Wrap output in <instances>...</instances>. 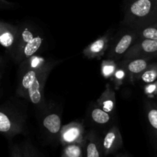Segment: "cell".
I'll return each mask as SVG.
<instances>
[{
    "label": "cell",
    "instance_id": "cell-1",
    "mask_svg": "<svg viewBox=\"0 0 157 157\" xmlns=\"http://www.w3.org/2000/svg\"><path fill=\"white\" fill-rule=\"evenodd\" d=\"M57 62L38 55H33L20 63L16 93L29 100L39 110L47 106L44 89L48 75Z\"/></svg>",
    "mask_w": 157,
    "mask_h": 157
},
{
    "label": "cell",
    "instance_id": "cell-2",
    "mask_svg": "<svg viewBox=\"0 0 157 157\" xmlns=\"http://www.w3.org/2000/svg\"><path fill=\"white\" fill-rule=\"evenodd\" d=\"M157 22V0H127L123 24L137 29Z\"/></svg>",
    "mask_w": 157,
    "mask_h": 157
},
{
    "label": "cell",
    "instance_id": "cell-3",
    "mask_svg": "<svg viewBox=\"0 0 157 157\" xmlns=\"http://www.w3.org/2000/svg\"><path fill=\"white\" fill-rule=\"evenodd\" d=\"M18 42L12 58L15 62L20 64L38 52L44 39L32 25L23 23L18 25Z\"/></svg>",
    "mask_w": 157,
    "mask_h": 157
},
{
    "label": "cell",
    "instance_id": "cell-4",
    "mask_svg": "<svg viewBox=\"0 0 157 157\" xmlns=\"http://www.w3.org/2000/svg\"><path fill=\"white\" fill-rule=\"evenodd\" d=\"M25 119L9 105H0V133L8 138L24 132Z\"/></svg>",
    "mask_w": 157,
    "mask_h": 157
},
{
    "label": "cell",
    "instance_id": "cell-5",
    "mask_svg": "<svg viewBox=\"0 0 157 157\" xmlns=\"http://www.w3.org/2000/svg\"><path fill=\"white\" fill-rule=\"evenodd\" d=\"M137 39L138 36L136 29H130L127 30L116 39L112 40L110 47L106 52L107 58L117 61L124 58V55Z\"/></svg>",
    "mask_w": 157,
    "mask_h": 157
},
{
    "label": "cell",
    "instance_id": "cell-6",
    "mask_svg": "<svg viewBox=\"0 0 157 157\" xmlns=\"http://www.w3.org/2000/svg\"><path fill=\"white\" fill-rule=\"evenodd\" d=\"M85 135V130L82 123L72 122L62 126L59 139L63 146L73 143H78L84 146Z\"/></svg>",
    "mask_w": 157,
    "mask_h": 157
},
{
    "label": "cell",
    "instance_id": "cell-7",
    "mask_svg": "<svg viewBox=\"0 0 157 157\" xmlns=\"http://www.w3.org/2000/svg\"><path fill=\"white\" fill-rule=\"evenodd\" d=\"M157 55V40L137 39L124 55V59L150 58Z\"/></svg>",
    "mask_w": 157,
    "mask_h": 157
},
{
    "label": "cell",
    "instance_id": "cell-8",
    "mask_svg": "<svg viewBox=\"0 0 157 157\" xmlns=\"http://www.w3.org/2000/svg\"><path fill=\"white\" fill-rule=\"evenodd\" d=\"M18 25L0 20V45L6 49L12 57L18 38Z\"/></svg>",
    "mask_w": 157,
    "mask_h": 157
},
{
    "label": "cell",
    "instance_id": "cell-9",
    "mask_svg": "<svg viewBox=\"0 0 157 157\" xmlns=\"http://www.w3.org/2000/svg\"><path fill=\"white\" fill-rule=\"evenodd\" d=\"M103 151L104 156L114 155L124 146L123 137L119 128L117 126H113L104 134L101 139Z\"/></svg>",
    "mask_w": 157,
    "mask_h": 157
},
{
    "label": "cell",
    "instance_id": "cell-10",
    "mask_svg": "<svg viewBox=\"0 0 157 157\" xmlns=\"http://www.w3.org/2000/svg\"><path fill=\"white\" fill-rule=\"evenodd\" d=\"M112 40V34L110 31H108L107 33L87 46L83 50V55L88 59H100L108 50Z\"/></svg>",
    "mask_w": 157,
    "mask_h": 157
},
{
    "label": "cell",
    "instance_id": "cell-11",
    "mask_svg": "<svg viewBox=\"0 0 157 157\" xmlns=\"http://www.w3.org/2000/svg\"><path fill=\"white\" fill-rule=\"evenodd\" d=\"M150 58H133L124 59L121 63L126 69L131 81L138 79L140 75L150 66Z\"/></svg>",
    "mask_w": 157,
    "mask_h": 157
},
{
    "label": "cell",
    "instance_id": "cell-12",
    "mask_svg": "<svg viewBox=\"0 0 157 157\" xmlns=\"http://www.w3.org/2000/svg\"><path fill=\"white\" fill-rule=\"evenodd\" d=\"M84 148L85 157H105L101 138L96 131L91 130L86 134Z\"/></svg>",
    "mask_w": 157,
    "mask_h": 157
},
{
    "label": "cell",
    "instance_id": "cell-13",
    "mask_svg": "<svg viewBox=\"0 0 157 157\" xmlns=\"http://www.w3.org/2000/svg\"><path fill=\"white\" fill-rule=\"evenodd\" d=\"M43 128L52 137H59L61 128V117L58 112H47L42 119Z\"/></svg>",
    "mask_w": 157,
    "mask_h": 157
},
{
    "label": "cell",
    "instance_id": "cell-14",
    "mask_svg": "<svg viewBox=\"0 0 157 157\" xmlns=\"http://www.w3.org/2000/svg\"><path fill=\"white\" fill-rule=\"evenodd\" d=\"M97 105L110 114L114 112L116 107V93L110 85L106 86L105 89L97 101Z\"/></svg>",
    "mask_w": 157,
    "mask_h": 157
},
{
    "label": "cell",
    "instance_id": "cell-15",
    "mask_svg": "<svg viewBox=\"0 0 157 157\" xmlns=\"http://www.w3.org/2000/svg\"><path fill=\"white\" fill-rule=\"evenodd\" d=\"M90 117L94 123L101 126L108 124L111 121V115L99 107L98 105L91 109Z\"/></svg>",
    "mask_w": 157,
    "mask_h": 157
},
{
    "label": "cell",
    "instance_id": "cell-16",
    "mask_svg": "<svg viewBox=\"0 0 157 157\" xmlns=\"http://www.w3.org/2000/svg\"><path fill=\"white\" fill-rule=\"evenodd\" d=\"M138 39L157 40V22L136 29Z\"/></svg>",
    "mask_w": 157,
    "mask_h": 157
},
{
    "label": "cell",
    "instance_id": "cell-17",
    "mask_svg": "<svg viewBox=\"0 0 157 157\" xmlns=\"http://www.w3.org/2000/svg\"><path fill=\"white\" fill-rule=\"evenodd\" d=\"M84 146L78 143H73L64 146L61 157H84Z\"/></svg>",
    "mask_w": 157,
    "mask_h": 157
},
{
    "label": "cell",
    "instance_id": "cell-18",
    "mask_svg": "<svg viewBox=\"0 0 157 157\" xmlns=\"http://www.w3.org/2000/svg\"><path fill=\"white\" fill-rule=\"evenodd\" d=\"M118 67V64L115 60L106 58L101 62V72L104 78H111Z\"/></svg>",
    "mask_w": 157,
    "mask_h": 157
},
{
    "label": "cell",
    "instance_id": "cell-19",
    "mask_svg": "<svg viewBox=\"0 0 157 157\" xmlns=\"http://www.w3.org/2000/svg\"><path fill=\"white\" fill-rule=\"evenodd\" d=\"M138 79H140L147 84L153 83L157 80V63L150 64L146 70L140 75Z\"/></svg>",
    "mask_w": 157,
    "mask_h": 157
},
{
    "label": "cell",
    "instance_id": "cell-20",
    "mask_svg": "<svg viewBox=\"0 0 157 157\" xmlns=\"http://www.w3.org/2000/svg\"><path fill=\"white\" fill-rule=\"evenodd\" d=\"M127 77H128V73H127V70L122 65L119 64L116 72H114V74H113V75L110 79L114 84L115 88L118 89L124 84V82L125 81Z\"/></svg>",
    "mask_w": 157,
    "mask_h": 157
},
{
    "label": "cell",
    "instance_id": "cell-21",
    "mask_svg": "<svg viewBox=\"0 0 157 157\" xmlns=\"http://www.w3.org/2000/svg\"><path fill=\"white\" fill-rule=\"evenodd\" d=\"M21 156L22 157H38L36 150L29 142H25L20 146Z\"/></svg>",
    "mask_w": 157,
    "mask_h": 157
},
{
    "label": "cell",
    "instance_id": "cell-22",
    "mask_svg": "<svg viewBox=\"0 0 157 157\" xmlns=\"http://www.w3.org/2000/svg\"><path fill=\"white\" fill-rule=\"evenodd\" d=\"M147 119L151 127L154 129L157 135V109L150 108L147 111Z\"/></svg>",
    "mask_w": 157,
    "mask_h": 157
},
{
    "label": "cell",
    "instance_id": "cell-23",
    "mask_svg": "<svg viewBox=\"0 0 157 157\" xmlns=\"http://www.w3.org/2000/svg\"><path fill=\"white\" fill-rule=\"evenodd\" d=\"M144 93L149 97H156L157 96V80L151 83L147 84L144 86Z\"/></svg>",
    "mask_w": 157,
    "mask_h": 157
},
{
    "label": "cell",
    "instance_id": "cell-24",
    "mask_svg": "<svg viewBox=\"0 0 157 157\" xmlns=\"http://www.w3.org/2000/svg\"><path fill=\"white\" fill-rule=\"evenodd\" d=\"M9 152H10V157H22L20 146L18 144L12 143L9 146Z\"/></svg>",
    "mask_w": 157,
    "mask_h": 157
},
{
    "label": "cell",
    "instance_id": "cell-25",
    "mask_svg": "<svg viewBox=\"0 0 157 157\" xmlns=\"http://www.w3.org/2000/svg\"><path fill=\"white\" fill-rule=\"evenodd\" d=\"M15 6V3L10 2L7 0H0V10L2 9H12Z\"/></svg>",
    "mask_w": 157,
    "mask_h": 157
},
{
    "label": "cell",
    "instance_id": "cell-26",
    "mask_svg": "<svg viewBox=\"0 0 157 157\" xmlns=\"http://www.w3.org/2000/svg\"><path fill=\"white\" fill-rule=\"evenodd\" d=\"M3 63H4V58L2 55H0V67H2Z\"/></svg>",
    "mask_w": 157,
    "mask_h": 157
},
{
    "label": "cell",
    "instance_id": "cell-27",
    "mask_svg": "<svg viewBox=\"0 0 157 157\" xmlns=\"http://www.w3.org/2000/svg\"><path fill=\"white\" fill-rule=\"evenodd\" d=\"M2 75H3V72L2 71H0V81H1L2 78Z\"/></svg>",
    "mask_w": 157,
    "mask_h": 157
}]
</instances>
